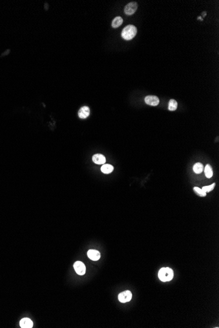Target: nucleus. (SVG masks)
<instances>
[{
    "label": "nucleus",
    "instance_id": "9",
    "mask_svg": "<svg viewBox=\"0 0 219 328\" xmlns=\"http://www.w3.org/2000/svg\"><path fill=\"white\" fill-rule=\"evenodd\" d=\"M93 161L97 165H104L106 163V158L102 154H95L93 156Z\"/></svg>",
    "mask_w": 219,
    "mask_h": 328
},
{
    "label": "nucleus",
    "instance_id": "18",
    "mask_svg": "<svg viewBox=\"0 0 219 328\" xmlns=\"http://www.w3.org/2000/svg\"><path fill=\"white\" fill-rule=\"evenodd\" d=\"M206 15H207L206 12H203V17H205V16H206Z\"/></svg>",
    "mask_w": 219,
    "mask_h": 328
},
{
    "label": "nucleus",
    "instance_id": "2",
    "mask_svg": "<svg viewBox=\"0 0 219 328\" xmlns=\"http://www.w3.org/2000/svg\"><path fill=\"white\" fill-rule=\"evenodd\" d=\"M158 277L162 282H169L173 278V271L170 268H162L158 272Z\"/></svg>",
    "mask_w": 219,
    "mask_h": 328
},
{
    "label": "nucleus",
    "instance_id": "5",
    "mask_svg": "<svg viewBox=\"0 0 219 328\" xmlns=\"http://www.w3.org/2000/svg\"><path fill=\"white\" fill-rule=\"evenodd\" d=\"M138 5L136 2H130L125 7L124 12L127 15H132L136 12Z\"/></svg>",
    "mask_w": 219,
    "mask_h": 328
},
{
    "label": "nucleus",
    "instance_id": "14",
    "mask_svg": "<svg viewBox=\"0 0 219 328\" xmlns=\"http://www.w3.org/2000/svg\"><path fill=\"white\" fill-rule=\"evenodd\" d=\"M203 169H204L203 165L200 163H197L194 165L193 170L196 174H201L203 172Z\"/></svg>",
    "mask_w": 219,
    "mask_h": 328
},
{
    "label": "nucleus",
    "instance_id": "8",
    "mask_svg": "<svg viewBox=\"0 0 219 328\" xmlns=\"http://www.w3.org/2000/svg\"><path fill=\"white\" fill-rule=\"evenodd\" d=\"M87 256L93 261H98L101 258V254L96 250H89L87 252Z\"/></svg>",
    "mask_w": 219,
    "mask_h": 328
},
{
    "label": "nucleus",
    "instance_id": "17",
    "mask_svg": "<svg viewBox=\"0 0 219 328\" xmlns=\"http://www.w3.org/2000/svg\"><path fill=\"white\" fill-rule=\"evenodd\" d=\"M194 191L199 196H200V197H205L206 196V193H205L202 189H200V187H194Z\"/></svg>",
    "mask_w": 219,
    "mask_h": 328
},
{
    "label": "nucleus",
    "instance_id": "1",
    "mask_svg": "<svg viewBox=\"0 0 219 328\" xmlns=\"http://www.w3.org/2000/svg\"><path fill=\"white\" fill-rule=\"evenodd\" d=\"M137 33V29L133 25H128L123 29L121 32V37L125 40H130L133 39Z\"/></svg>",
    "mask_w": 219,
    "mask_h": 328
},
{
    "label": "nucleus",
    "instance_id": "13",
    "mask_svg": "<svg viewBox=\"0 0 219 328\" xmlns=\"http://www.w3.org/2000/svg\"><path fill=\"white\" fill-rule=\"evenodd\" d=\"M205 174L207 178H212L213 175V168H212L211 166L210 165H207L205 167Z\"/></svg>",
    "mask_w": 219,
    "mask_h": 328
},
{
    "label": "nucleus",
    "instance_id": "10",
    "mask_svg": "<svg viewBox=\"0 0 219 328\" xmlns=\"http://www.w3.org/2000/svg\"><path fill=\"white\" fill-rule=\"evenodd\" d=\"M20 326L22 328H32L33 327V322L30 318H24L20 322Z\"/></svg>",
    "mask_w": 219,
    "mask_h": 328
},
{
    "label": "nucleus",
    "instance_id": "6",
    "mask_svg": "<svg viewBox=\"0 0 219 328\" xmlns=\"http://www.w3.org/2000/svg\"><path fill=\"white\" fill-rule=\"evenodd\" d=\"M144 101L146 104L152 106H156L160 103V100L158 98V96H152V95L146 96Z\"/></svg>",
    "mask_w": 219,
    "mask_h": 328
},
{
    "label": "nucleus",
    "instance_id": "15",
    "mask_svg": "<svg viewBox=\"0 0 219 328\" xmlns=\"http://www.w3.org/2000/svg\"><path fill=\"white\" fill-rule=\"evenodd\" d=\"M178 104L175 100L171 99L170 100L169 102V106H168V108L170 111H175L177 109Z\"/></svg>",
    "mask_w": 219,
    "mask_h": 328
},
{
    "label": "nucleus",
    "instance_id": "16",
    "mask_svg": "<svg viewBox=\"0 0 219 328\" xmlns=\"http://www.w3.org/2000/svg\"><path fill=\"white\" fill-rule=\"evenodd\" d=\"M215 183H213V184L210 185H208V186H204V187H203V188L201 189H202L203 191L205 193H209L210 191H213V189L215 187Z\"/></svg>",
    "mask_w": 219,
    "mask_h": 328
},
{
    "label": "nucleus",
    "instance_id": "3",
    "mask_svg": "<svg viewBox=\"0 0 219 328\" xmlns=\"http://www.w3.org/2000/svg\"><path fill=\"white\" fill-rule=\"evenodd\" d=\"M132 299V293L129 290H126L125 291L121 292L119 294L118 299L121 303H125L129 302Z\"/></svg>",
    "mask_w": 219,
    "mask_h": 328
},
{
    "label": "nucleus",
    "instance_id": "4",
    "mask_svg": "<svg viewBox=\"0 0 219 328\" xmlns=\"http://www.w3.org/2000/svg\"><path fill=\"white\" fill-rule=\"evenodd\" d=\"M74 268L76 273L79 275H84L86 272V267L81 261H76L74 264Z\"/></svg>",
    "mask_w": 219,
    "mask_h": 328
},
{
    "label": "nucleus",
    "instance_id": "11",
    "mask_svg": "<svg viewBox=\"0 0 219 328\" xmlns=\"http://www.w3.org/2000/svg\"><path fill=\"white\" fill-rule=\"evenodd\" d=\"M114 170V167L110 164H104L101 167V171L104 174H110Z\"/></svg>",
    "mask_w": 219,
    "mask_h": 328
},
{
    "label": "nucleus",
    "instance_id": "7",
    "mask_svg": "<svg viewBox=\"0 0 219 328\" xmlns=\"http://www.w3.org/2000/svg\"><path fill=\"white\" fill-rule=\"evenodd\" d=\"M90 109L87 106H83L79 109L78 112V116L81 119H86L89 116Z\"/></svg>",
    "mask_w": 219,
    "mask_h": 328
},
{
    "label": "nucleus",
    "instance_id": "19",
    "mask_svg": "<svg viewBox=\"0 0 219 328\" xmlns=\"http://www.w3.org/2000/svg\"><path fill=\"white\" fill-rule=\"evenodd\" d=\"M198 20H201V21H203V19H201V17H199L198 18Z\"/></svg>",
    "mask_w": 219,
    "mask_h": 328
},
{
    "label": "nucleus",
    "instance_id": "12",
    "mask_svg": "<svg viewBox=\"0 0 219 328\" xmlns=\"http://www.w3.org/2000/svg\"><path fill=\"white\" fill-rule=\"evenodd\" d=\"M123 19L121 17H117L113 20L112 23V26L114 28H117L120 26L123 23Z\"/></svg>",
    "mask_w": 219,
    "mask_h": 328
}]
</instances>
